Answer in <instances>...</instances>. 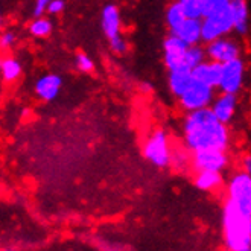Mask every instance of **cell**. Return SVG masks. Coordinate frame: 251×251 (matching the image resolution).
<instances>
[{"label":"cell","mask_w":251,"mask_h":251,"mask_svg":"<svg viewBox=\"0 0 251 251\" xmlns=\"http://www.w3.org/2000/svg\"><path fill=\"white\" fill-rule=\"evenodd\" d=\"M226 247L228 251H251V176L238 172L228 183L223 212Z\"/></svg>","instance_id":"1"},{"label":"cell","mask_w":251,"mask_h":251,"mask_svg":"<svg viewBox=\"0 0 251 251\" xmlns=\"http://www.w3.org/2000/svg\"><path fill=\"white\" fill-rule=\"evenodd\" d=\"M184 146L190 152L201 150H227L230 132L227 125L219 122L212 110L190 111L183 124Z\"/></svg>","instance_id":"2"},{"label":"cell","mask_w":251,"mask_h":251,"mask_svg":"<svg viewBox=\"0 0 251 251\" xmlns=\"http://www.w3.org/2000/svg\"><path fill=\"white\" fill-rule=\"evenodd\" d=\"M233 32V19L230 8H221L201 19V41L210 43Z\"/></svg>","instance_id":"3"},{"label":"cell","mask_w":251,"mask_h":251,"mask_svg":"<svg viewBox=\"0 0 251 251\" xmlns=\"http://www.w3.org/2000/svg\"><path fill=\"white\" fill-rule=\"evenodd\" d=\"M171 151L172 145L163 129H155L152 134L148 136L143 145V155L157 168L169 166Z\"/></svg>","instance_id":"4"},{"label":"cell","mask_w":251,"mask_h":251,"mask_svg":"<svg viewBox=\"0 0 251 251\" xmlns=\"http://www.w3.org/2000/svg\"><path fill=\"white\" fill-rule=\"evenodd\" d=\"M245 81V63L244 60L234 58V60L221 64V76H219V84L218 88L223 93H230V95H238Z\"/></svg>","instance_id":"5"},{"label":"cell","mask_w":251,"mask_h":251,"mask_svg":"<svg viewBox=\"0 0 251 251\" xmlns=\"http://www.w3.org/2000/svg\"><path fill=\"white\" fill-rule=\"evenodd\" d=\"M213 90L215 88L205 85V84H201V82L194 79L189 84V87L186 88V90L178 96L180 105L187 113L197 111L201 108H207V107H210L212 100L215 98Z\"/></svg>","instance_id":"6"},{"label":"cell","mask_w":251,"mask_h":251,"mask_svg":"<svg viewBox=\"0 0 251 251\" xmlns=\"http://www.w3.org/2000/svg\"><path fill=\"white\" fill-rule=\"evenodd\" d=\"M190 163L197 171H218L223 172L228 165V155L224 150H201L194 151Z\"/></svg>","instance_id":"7"},{"label":"cell","mask_w":251,"mask_h":251,"mask_svg":"<svg viewBox=\"0 0 251 251\" xmlns=\"http://www.w3.org/2000/svg\"><path fill=\"white\" fill-rule=\"evenodd\" d=\"M204 50H205V58H207V60L219 63V64L228 63V61L234 60V58L241 56L239 44L227 37H221L218 40L207 43V48Z\"/></svg>","instance_id":"8"},{"label":"cell","mask_w":251,"mask_h":251,"mask_svg":"<svg viewBox=\"0 0 251 251\" xmlns=\"http://www.w3.org/2000/svg\"><path fill=\"white\" fill-rule=\"evenodd\" d=\"M187 49V44L183 43L178 37L169 35L163 43V56L165 64L171 70L184 69V52Z\"/></svg>","instance_id":"9"},{"label":"cell","mask_w":251,"mask_h":251,"mask_svg":"<svg viewBox=\"0 0 251 251\" xmlns=\"http://www.w3.org/2000/svg\"><path fill=\"white\" fill-rule=\"evenodd\" d=\"M209 108L212 110V113L215 114V117L219 122L227 125L234 119L236 110H238V95L221 92L219 96L213 98Z\"/></svg>","instance_id":"10"},{"label":"cell","mask_w":251,"mask_h":251,"mask_svg":"<svg viewBox=\"0 0 251 251\" xmlns=\"http://www.w3.org/2000/svg\"><path fill=\"white\" fill-rule=\"evenodd\" d=\"M190 73L195 81L209 85L212 88H218L219 76H221V64L210 60H204L197 67L192 69Z\"/></svg>","instance_id":"11"},{"label":"cell","mask_w":251,"mask_h":251,"mask_svg":"<svg viewBox=\"0 0 251 251\" xmlns=\"http://www.w3.org/2000/svg\"><path fill=\"white\" fill-rule=\"evenodd\" d=\"M228 8L233 19V32L245 35L250 25V9L247 0H230Z\"/></svg>","instance_id":"12"},{"label":"cell","mask_w":251,"mask_h":251,"mask_svg":"<svg viewBox=\"0 0 251 251\" xmlns=\"http://www.w3.org/2000/svg\"><path fill=\"white\" fill-rule=\"evenodd\" d=\"M178 37L187 46H195L201 41V19H186L178 27L171 32Z\"/></svg>","instance_id":"13"},{"label":"cell","mask_w":251,"mask_h":251,"mask_svg":"<svg viewBox=\"0 0 251 251\" xmlns=\"http://www.w3.org/2000/svg\"><path fill=\"white\" fill-rule=\"evenodd\" d=\"M63 81L58 75H44L35 84V93L43 100H53L61 90Z\"/></svg>","instance_id":"14"},{"label":"cell","mask_w":251,"mask_h":251,"mask_svg":"<svg viewBox=\"0 0 251 251\" xmlns=\"http://www.w3.org/2000/svg\"><path fill=\"white\" fill-rule=\"evenodd\" d=\"M121 11L116 5L108 3L104 11H102V31L107 35V38H113L121 34Z\"/></svg>","instance_id":"15"},{"label":"cell","mask_w":251,"mask_h":251,"mask_svg":"<svg viewBox=\"0 0 251 251\" xmlns=\"http://www.w3.org/2000/svg\"><path fill=\"white\" fill-rule=\"evenodd\" d=\"M192 81H194V78H192V73L187 69L169 72V88L174 93V96H176V98L186 90Z\"/></svg>","instance_id":"16"},{"label":"cell","mask_w":251,"mask_h":251,"mask_svg":"<svg viewBox=\"0 0 251 251\" xmlns=\"http://www.w3.org/2000/svg\"><path fill=\"white\" fill-rule=\"evenodd\" d=\"M223 184V174L218 171H197L195 186L200 190L210 192Z\"/></svg>","instance_id":"17"},{"label":"cell","mask_w":251,"mask_h":251,"mask_svg":"<svg viewBox=\"0 0 251 251\" xmlns=\"http://www.w3.org/2000/svg\"><path fill=\"white\" fill-rule=\"evenodd\" d=\"M0 73H2V78L6 82H14L22 75V64L14 56L2 58V61H0Z\"/></svg>","instance_id":"18"},{"label":"cell","mask_w":251,"mask_h":251,"mask_svg":"<svg viewBox=\"0 0 251 251\" xmlns=\"http://www.w3.org/2000/svg\"><path fill=\"white\" fill-rule=\"evenodd\" d=\"M204 60H207V58H205V50L200 46V44L187 46V49L184 52V69L192 70L200 63H202Z\"/></svg>","instance_id":"19"},{"label":"cell","mask_w":251,"mask_h":251,"mask_svg":"<svg viewBox=\"0 0 251 251\" xmlns=\"http://www.w3.org/2000/svg\"><path fill=\"white\" fill-rule=\"evenodd\" d=\"M29 32H31L32 37H38V38L48 37L52 32V22L44 16L35 17L34 22L29 25Z\"/></svg>","instance_id":"20"},{"label":"cell","mask_w":251,"mask_h":251,"mask_svg":"<svg viewBox=\"0 0 251 251\" xmlns=\"http://www.w3.org/2000/svg\"><path fill=\"white\" fill-rule=\"evenodd\" d=\"M186 19H187V17H186V14H184V11L181 9V6L178 5V2L172 3V5L168 8V11H166V23H168V26H169V29H171V32L174 31L175 27H178Z\"/></svg>","instance_id":"21"},{"label":"cell","mask_w":251,"mask_h":251,"mask_svg":"<svg viewBox=\"0 0 251 251\" xmlns=\"http://www.w3.org/2000/svg\"><path fill=\"white\" fill-rule=\"evenodd\" d=\"M190 163V154L189 150L184 148H172L171 151V160H169V165L174 166L175 169H184L187 165Z\"/></svg>","instance_id":"22"},{"label":"cell","mask_w":251,"mask_h":251,"mask_svg":"<svg viewBox=\"0 0 251 251\" xmlns=\"http://www.w3.org/2000/svg\"><path fill=\"white\" fill-rule=\"evenodd\" d=\"M187 19H202V0H178Z\"/></svg>","instance_id":"23"},{"label":"cell","mask_w":251,"mask_h":251,"mask_svg":"<svg viewBox=\"0 0 251 251\" xmlns=\"http://www.w3.org/2000/svg\"><path fill=\"white\" fill-rule=\"evenodd\" d=\"M228 3H230V0H202V17L221 8L228 6Z\"/></svg>","instance_id":"24"},{"label":"cell","mask_w":251,"mask_h":251,"mask_svg":"<svg viewBox=\"0 0 251 251\" xmlns=\"http://www.w3.org/2000/svg\"><path fill=\"white\" fill-rule=\"evenodd\" d=\"M110 48H111V50H113L114 53L122 55V53L126 52L128 44H126V40L119 34V35H116V37L110 38Z\"/></svg>","instance_id":"25"},{"label":"cell","mask_w":251,"mask_h":251,"mask_svg":"<svg viewBox=\"0 0 251 251\" xmlns=\"http://www.w3.org/2000/svg\"><path fill=\"white\" fill-rule=\"evenodd\" d=\"M76 67L81 70V72H92L95 69V63L90 56H88L87 53H78L76 55Z\"/></svg>","instance_id":"26"},{"label":"cell","mask_w":251,"mask_h":251,"mask_svg":"<svg viewBox=\"0 0 251 251\" xmlns=\"http://www.w3.org/2000/svg\"><path fill=\"white\" fill-rule=\"evenodd\" d=\"M16 41H17V35L11 31H6L0 35V49H11L16 44Z\"/></svg>","instance_id":"27"},{"label":"cell","mask_w":251,"mask_h":251,"mask_svg":"<svg viewBox=\"0 0 251 251\" xmlns=\"http://www.w3.org/2000/svg\"><path fill=\"white\" fill-rule=\"evenodd\" d=\"M64 8H66V2H64V0H50L48 8H46V12L53 14V16H55V14L63 12Z\"/></svg>","instance_id":"28"},{"label":"cell","mask_w":251,"mask_h":251,"mask_svg":"<svg viewBox=\"0 0 251 251\" xmlns=\"http://www.w3.org/2000/svg\"><path fill=\"white\" fill-rule=\"evenodd\" d=\"M49 2H50V0H35V5H34L35 17H40V16H43L44 12H46V8H48Z\"/></svg>","instance_id":"29"},{"label":"cell","mask_w":251,"mask_h":251,"mask_svg":"<svg viewBox=\"0 0 251 251\" xmlns=\"http://www.w3.org/2000/svg\"><path fill=\"white\" fill-rule=\"evenodd\" d=\"M0 23H2V14H0Z\"/></svg>","instance_id":"30"},{"label":"cell","mask_w":251,"mask_h":251,"mask_svg":"<svg viewBox=\"0 0 251 251\" xmlns=\"http://www.w3.org/2000/svg\"><path fill=\"white\" fill-rule=\"evenodd\" d=\"M3 251H14V250H3Z\"/></svg>","instance_id":"31"},{"label":"cell","mask_w":251,"mask_h":251,"mask_svg":"<svg viewBox=\"0 0 251 251\" xmlns=\"http://www.w3.org/2000/svg\"><path fill=\"white\" fill-rule=\"evenodd\" d=\"M0 61H2V60H0Z\"/></svg>","instance_id":"32"}]
</instances>
